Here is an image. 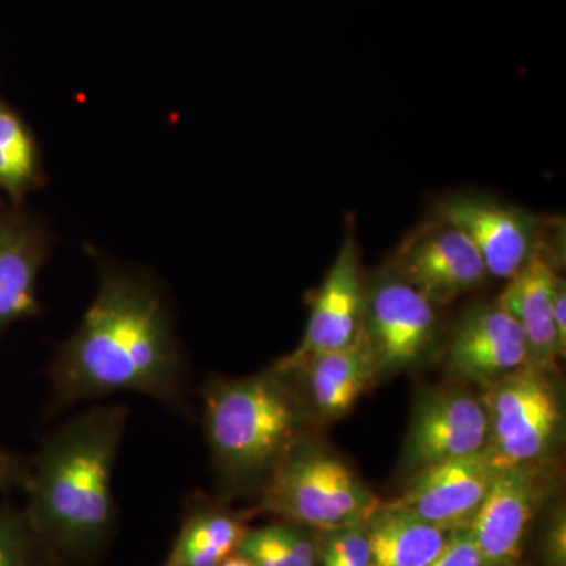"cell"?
Listing matches in <instances>:
<instances>
[{
    "label": "cell",
    "mask_w": 566,
    "mask_h": 566,
    "mask_svg": "<svg viewBox=\"0 0 566 566\" xmlns=\"http://www.w3.org/2000/svg\"><path fill=\"white\" fill-rule=\"evenodd\" d=\"M95 263V296L48 368L46 419L122 394L191 416V370L166 292L142 270L104 256Z\"/></svg>",
    "instance_id": "1"
},
{
    "label": "cell",
    "mask_w": 566,
    "mask_h": 566,
    "mask_svg": "<svg viewBox=\"0 0 566 566\" xmlns=\"http://www.w3.org/2000/svg\"><path fill=\"white\" fill-rule=\"evenodd\" d=\"M126 405H96L52 430L29 461L24 515L55 566L102 560L117 532L112 479L126 427Z\"/></svg>",
    "instance_id": "2"
},
{
    "label": "cell",
    "mask_w": 566,
    "mask_h": 566,
    "mask_svg": "<svg viewBox=\"0 0 566 566\" xmlns=\"http://www.w3.org/2000/svg\"><path fill=\"white\" fill-rule=\"evenodd\" d=\"M202 419L219 476L233 490L260 483L297 441L303 409L279 368L203 387Z\"/></svg>",
    "instance_id": "3"
},
{
    "label": "cell",
    "mask_w": 566,
    "mask_h": 566,
    "mask_svg": "<svg viewBox=\"0 0 566 566\" xmlns=\"http://www.w3.org/2000/svg\"><path fill=\"white\" fill-rule=\"evenodd\" d=\"M378 505L344 460L296 441L271 469L256 510L327 532L365 523Z\"/></svg>",
    "instance_id": "4"
},
{
    "label": "cell",
    "mask_w": 566,
    "mask_h": 566,
    "mask_svg": "<svg viewBox=\"0 0 566 566\" xmlns=\"http://www.w3.org/2000/svg\"><path fill=\"white\" fill-rule=\"evenodd\" d=\"M485 386L488 447L497 464L538 463L549 455L564 419L549 370L528 364Z\"/></svg>",
    "instance_id": "5"
},
{
    "label": "cell",
    "mask_w": 566,
    "mask_h": 566,
    "mask_svg": "<svg viewBox=\"0 0 566 566\" xmlns=\"http://www.w3.org/2000/svg\"><path fill=\"white\" fill-rule=\"evenodd\" d=\"M395 274L431 304H449L486 281L482 256L468 237L436 216L398 249Z\"/></svg>",
    "instance_id": "6"
},
{
    "label": "cell",
    "mask_w": 566,
    "mask_h": 566,
    "mask_svg": "<svg viewBox=\"0 0 566 566\" xmlns=\"http://www.w3.org/2000/svg\"><path fill=\"white\" fill-rule=\"evenodd\" d=\"M364 331L378 376L411 367L431 344L434 304L397 274L379 277L367 292Z\"/></svg>",
    "instance_id": "7"
},
{
    "label": "cell",
    "mask_w": 566,
    "mask_h": 566,
    "mask_svg": "<svg viewBox=\"0 0 566 566\" xmlns=\"http://www.w3.org/2000/svg\"><path fill=\"white\" fill-rule=\"evenodd\" d=\"M501 469L490 447L474 455L430 464L416 471L392 504L446 531L465 528Z\"/></svg>",
    "instance_id": "8"
},
{
    "label": "cell",
    "mask_w": 566,
    "mask_h": 566,
    "mask_svg": "<svg viewBox=\"0 0 566 566\" xmlns=\"http://www.w3.org/2000/svg\"><path fill=\"white\" fill-rule=\"evenodd\" d=\"M436 216L471 240L493 277L512 279L538 253L536 219L512 205L486 197L455 196L442 200Z\"/></svg>",
    "instance_id": "9"
},
{
    "label": "cell",
    "mask_w": 566,
    "mask_h": 566,
    "mask_svg": "<svg viewBox=\"0 0 566 566\" xmlns=\"http://www.w3.org/2000/svg\"><path fill=\"white\" fill-rule=\"evenodd\" d=\"M490 427L485 406L460 389L434 390L420 398L406 442L411 471L474 455L488 447Z\"/></svg>",
    "instance_id": "10"
},
{
    "label": "cell",
    "mask_w": 566,
    "mask_h": 566,
    "mask_svg": "<svg viewBox=\"0 0 566 566\" xmlns=\"http://www.w3.org/2000/svg\"><path fill=\"white\" fill-rule=\"evenodd\" d=\"M365 305L367 292L360 273L359 251L353 237H348L316 293L303 342L275 367L283 371L297 370L318 354L352 344L363 331Z\"/></svg>",
    "instance_id": "11"
},
{
    "label": "cell",
    "mask_w": 566,
    "mask_h": 566,
    "mask_svg": "<svg viewBox=\"0 0 566 566\" xmlns=\"http://www.w3.org/2000/svg\"><path fill=\"white\" fill-rule=\"evenodd\" d=\"M535 465L501 469L472 517L469 531L482 554L483 566H515L520 560L528 524L545 491Z\"/></svg>",
    "instance_id": "12"
},
{
    "label": "cell",
    "mask_w": 566,
    "mask_h": 566,
    "mask_svg": "<svg viewBox=\"0 0 566 566\" xmlns=\"http://www.w3.org/2000/svg\"><path fill=\"white\" fill-rule=\"evenodd\" d=\"M449 364L460 378L488 385L526 367L531 356L520 324L494 303L465 312L453 334Z\"/></svg>",
    "instance_id": "13"
},
{
    "label": "cell",
    "mask_w": 566,
    "mask_h": 566,
    "mask_svg": "<svg viewBox=\"0 0 566 566\" xmlns=\"http://www.w3.org/2000/svg\"><path fill=\"white\" fill-rule=\"evenodd\" d=\"M51 244L39 223L0 221V334L40 314L39 275Z\"/></svg>",
    "instance_id": "14"
},
{
    "label": "cell",
    "mask_w": 566,
    "mask_h": 566,
    "mask_svg": "<svg viewBox=\"0 0 566 566\" xmlns=\"http://www.w3.org/2000/svg\"><path fill=\"white\" fill-rule=\"evenodd\" d=\"M558 274L539 253L509 279L497 303L515 318L528 346L531 365L549 370L562 356L554 324L553 300Z\"/></svg>",
    "instance_id": "15"
},
{
    "label": "cell",
    "mask_w": 566,
    "mask_h": 566,
    "mask_svg": "<svg viewBox=\"0 0 566 566\" xmlns=\"http://www.w3.org/2000/svg\"><path fill=\"white\" fill-rule=\"evenodd\" d=\"M297 370H304L307 375L308 392L315 408L331 419L352 411L356 401L378 378L375 353L364 327L352 344L318 354Z\"/></svg>",
    "instance_id": "16"
},
{
    "label": "cell",
    "mask_w": 566,
    "mask_h": 566,
    "mask_svg": "<svg viewBox=\"0 0 566 566\" xmlns=\"http://www.w3.org/2000/svg\"><path fill=\"white\" fill-rule=\"evenodd\" d=\"M245 516L192 495L163 566H219L243 542Z\"/></svg>",
    "instance_id": "17"
},
{
    "label": "cell",
    "mask_w": 566,
    "mask_h": 566,
    "mask_svg": "<svg viewBox=\"0 0 566 566\" xmlns=\"http://www.w3.org/2000/svg\"><path fill=\"white\" fill-rule=\"evenodd\" d=\"M370 566H427L446 546L450 532L394 504H379L365 520Z\"/></svg>",
    "instance_id": "18"
},
{
    "label": "cell",
    "mask_w": 566,
    "mask_h": 566,
    "mask_svg": "<svg viewBox=\"0 0 566 566\" xmlns=\"http://www.w3.org/2000/svg\"><path fill=\"white\" fill-rule=\"evenodd\" d=\"M237 553L255 566H318V547L304 528L281 523L248 528Z\"/></svg>",
    "instance_id": "19"
},
{
    "label": "cell",
    "mask_w": 566,
    "mask_h": 566,
    "mask_svg": "<svg viewBox=\"0 0 566 566\" xmlns=\"http://www.w3.org/2000/svg\"><path fill=\"white\" fill-rule=\"evenodd\" d=\"M36 150L20 118L0 106V185L20 196L36 178Z\"/></svg>",
    "instance_id": "20"
},
{
    "label": "cell",
    "mask_w": 566,
    "mask_h": 566,
    "mask_svg": "<svg viewBox=\"0 0 566 566\" xmlns=\"http://www.w3.org/2000/svg\"><path fill=\"white\" fill-rule=\"evenodd\" d=\"M0 566H55L22 509H0Z\"/></svg>",
    "instance_id": "21"
},
{
    "label": "cell",
    "mask_w": 566,
    "mask_h": 566,
    "mask_svg": "<svg viewBox=\"0 0 566 566\" xmlns=\"http://www.w3.org/2000/svg\"><path fill=\"white\" fill-rule=\"evenodd\" d=\"M327 532L329 535L324 539L319 556L334 558L348 566H370V545L365 523Z\"/></svg>",
    "instance_id": "22"
},
{
    "label": "cell",
    "mask_w": 566,
    "mask_h": 566,
    "mask_svg": "<svg viewBox=\"0 0 566 566\" xmlns=\"http://www.w3.org/2000/svg\"><path fill=\"white\" fill-rule=\"evenodd\" d=\"M427 566H483L482 554L469 527L450 532L441 553Z\"/></svg>",
    "instance_id": "23"
},
{
    "label": "cell",
    "mask_w": 566,
    "mask_h": 566,
    "mask_svg": "<svg viewBox=\"0 0 566 566\" xmlns=\"http://www.w3.org/2000/svg\"><path fill=\"white\" fill-rule=\"evenodd\" d=\"M543 554L547 566H566V513L558 506L547 523Z\"/></svg>",
    "instance_id": "24"
},
{
    "label": "cell",
    "mask_w": 566,
    "mask_h": 566,
    "mask_svg": "<svg viewBox=\"0 0 566 566\" xmlns=\"http://www.w3.org/2000/svg\"><path fill=\"white\" fill-rule=\"evenodd\" d=\"M29 463H22L13 453L0 449V493L11 486L21 485L24 482Z\"/></svg>",
    "instance_id": "25"
},
{
    "label": "cell",
    "mask_w": 566,
    "mask_h": 566,
    "mask_svg": "<svg viewBox=\"0 0 566 566\" xmlns=\"http://www.w3.org/2000/svg\"><path fill=\"white\" fill-rule=\"evenodd\" d=\"M554 324H556V333L558 346H560L562 356H565L566 349V283L558 275L556 289H554L553 300Z\"/></svg>",
    "instance_id": "26"
},
{
    "label": "cell",
    "mask_w": 566,
    "mask_h": 566,
    "mask_svg": "<svg viewBox=\"0 0 566 566\" xmlns=\"http://www.w3.org/2000/svg\"><path fill=\"white\" fill-rule=\"evenodd\" d=\"M219 566H255L249 560L248 557L241 556L240 553H234L233 556L226 558Z\"/></svg>",
    "instance_id": "27"
},
{
    "label": "cell",
    "mask_w": 566,
    "mask_h": 566,
    "mask_svg": "<svg viewBox=\"0 0 566 566\" xmlns=\"http://www.w3.org/2000/svg\"><path fill=\"white\" fill-rule=\"evenodd\" d=\"M319 564H322V566H348L345 564H340V562L334 560V558L322 556H319Z\"/></svg>",
    "instance_id": "28"
}]
</instances>
